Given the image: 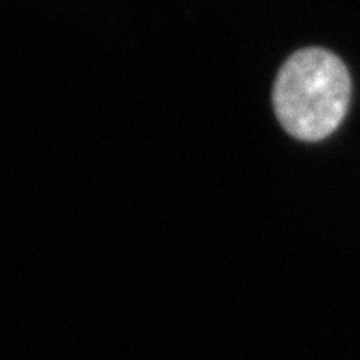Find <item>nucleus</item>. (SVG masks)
<instances>
[{"label":"nucleus","mask_w":360,"mask_h":360,"mask_svg":"<svg viewBox=\"0 0 360 360\" xmlns=\"http://www.w3.org/2000/svg\"><path fill=\"white\" fill-rule=\"evenodd\" d=\"M350 75L335 53L310 47L292 53L274 84L278 122L292 137L319 142L334 134L349 110Z\"/></svg>","instance_id":"f257e3e1"}]
</instances>
